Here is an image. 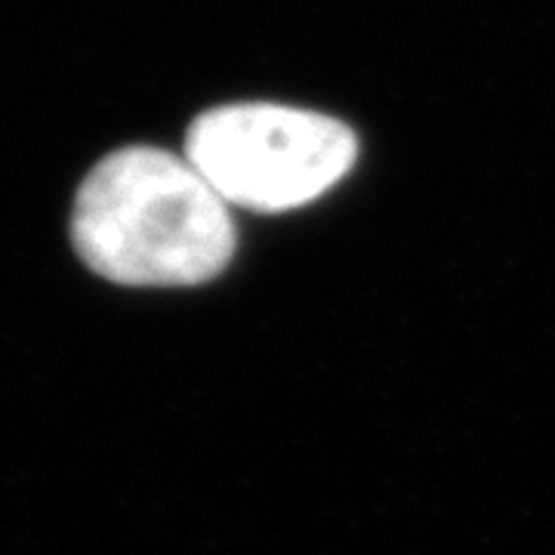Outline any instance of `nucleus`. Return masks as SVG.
Returning a JSON list of instances; mask_svg holds the SVG:
<instances>
[{
    "instance_id": "obj_1",
    "label": "nucleus",
    "mask_w": 555,
    "mask_h": 555,
    "mask_svg": "<svg viewBox=\"0 0 555 555\" xmlns=\"http://www.w3.org/2000/svg\"><path fill=\"white\" fill-rule=\"evenodd\" d=\"M72 241L90 272L124 287H195L235 254L229 204L185 155L118 149L83 177Z\"/></svg>"
},
{
    "instance_id": "obj_2",
    "label": "nucleus",
    "mask_w": 555,
    "mask_h": 555,
    "mask_svg": "<svg viewBox=\"0 0 555 555\" xmlns=\"http://www.w3.org/2000/svg\"><path fill=\"white\" fill-rule=\"evenodd\" d=\"M182 155L229 207L284 214L327 195L352 170L358 139L318 112L241 102L195 118Z\"/></svg>"
}]
</instances>
